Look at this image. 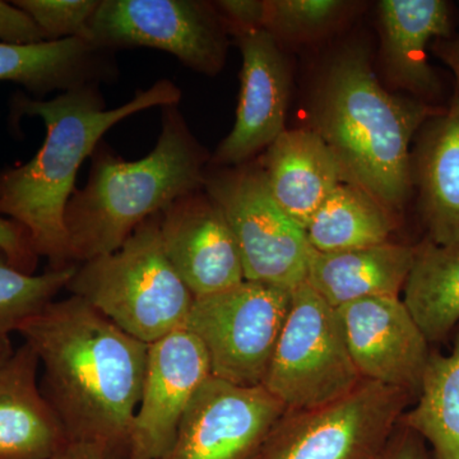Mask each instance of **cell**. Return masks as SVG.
I'll use <instances>...</instances> for the list:
<instances>
[{"label": "cell", "mask_w": 459, "mask_h": 459, "mask_svg": "<svg viewBox=\"0 0 459 459\" xmlns=\"http://www.w3.org/2000/svg\"><path fill=\"white\" fill-rule=\"evenodd\" d=\"M44 368L41 392L69 442L128 459L148 344L77 296L54 300L17 329Z\"/></svg>", "instance_id": "obj_1"}, {"label": "cell", "mask_w": 459, "mask_h": 459, "mask_svg": "<svg viewBox=\"0 0 459 459\" xmlns=\"http://www.w3.org/2000/svg\"><path fill=\"white\" fill-rule=\"evenodd\" d=\"M181 90L159 80L120 107L108 108L100 84L78 87L53 99H33L17 91L9 101V122L40 117L47 135L29 162L0 171V216L22 226L39 258L49 270L74 265L65 228V210L75 192L77 172L105 133L123 120L153 108L178 107Z\"/></svg>", "instance_id": "obj_2"}, {"label": "cell", "mask_w": 459, "mask_h": 459, "mask_svg": "<svg viewBox=\"0 0 459 459\" xmlns=\"http://www.w3.org/2000/svg\"><path fill=\"white\" fill-rule=\"evenodd\" d=\"M439 111L421 100L388 92L367 50L353 47L333 57L320 81L313 131L336 156L344 183L398 214L413 192L411 141Z\"/></svg>", "instance_id": "obj_3"}, {"label": "cell", "mask_w": 459, "mask_h": 459, "mask_svg": "<svg viewBox=\"0 0 459 459\" xmlns=\"http://www.w3.org/2000/svg\"><path fill=\"white\" fill-rule=\"evenodd\" d=\"M91 159L89 180L65 210L74 264L117 252L146 220L204 189L207 156L178 107L162 108L161 133L143 159L126 161L104 143Z\"/></svg>", "instance_id": "obj_4"}, {"label": "cell", "mask_w": 459, "mask_h": 459, "mask_svg": "<svg viewBox=\"0 0 459 459\" xmlns=\"http://www.w3.org/2000/svg\"><path fill=\"white\" fill-rule=\"evenodd\" d=\"M160 216L142 223L117 252L75 265L65 287L146 344L186 328L195 301L166 255Z\"/></svg>", "instance_id": "obj_5"}, {"label": "cell", "mask_w": 459, "mask_h": 459, "mask_svg": "<svg viewBox=\"0 0 459 459\" xmlns=\"http://www.w3.org/2000/svg\"><path fill=\"white\" fill-rule=\"evenodd\" d=\"M362 380L340 313L304 282L292 291L263 386L286 411H303L340 400Z\"/></svg>", "instance_id": "obj_6"}, {"label": "cell", "mask_w": 459, "mask_h": 459, "mask_svg": "<svg viewBox=\"0 0 459 459\" xmlns=\"http://www.w3.org/2000/svg\"><path fill=\"white\" fill-rule=\"evenodd\" d=\"M204 190L228 220L247 281L289 291L303 285L314 249L304 229L277 204L261 165L205 172Z\"/></svg>", "instance_id": "obj_7"}, {"label": "cell", "mask_w": 459, "mask_h": 459, "mask_svg": "<svg viewBox=\"0 0 459 459\" xmlns=\"http://www.w3.org/2000/svg\"><path fill=\"white\" fill-rule=\"evenodd\" d=\"M292 291L243 281L195 298L186 328L204 344L211 376L238 386H261L291 307Z\"/></svg>", "instance_id": "obj_8"}, {"label": "cell", "mask_w": 459, "mask_h": 459, "mask_svg": "<svg viewBox=\"0 0 459 459\" xmlns=\"http://www.w3.org/2000/svg\"><path fill=\"white\" fill-rule=\"evenodd\" d=\"M415 400L407 392L362 380L340 400L285 411L258 459H371Z\"/></svg>", "instance_id": "obj_9"}, {"label": "cell", "mask_w": 459, "mask_h": 459, "mask_svg": "<svg viewBox=\"0 0 459 459\" xmlns=\"http://www.w3.org/2000/svg\"><path fill=\"white\" fill-rule=\"evenodd\" d=\"M84 40L115 51L148 48L216 75L228 56V29L212 3L198 0H100Z\"/></svg>", "instance_id": "obj_10"}, {"label": "cell", "mask_w": 459, "mask_h": 459, "mask_svg": "<svg viewBox=\"0 0 459 459\" xmlns=\"http://www.w3.org/2000/svg\"><path fill=\"white\" fill-rule=\"evenodd\" d=\"M285 407L264 386H238L211 377L160 459H258Z\"/></svg>", "instance_id": "obj_11"}, {"label": "cell", "mask_w": 459, "mask_h": 459, "mask_svg": "<svg viewBox=\"0 0 459 459\" xmlns=\"http://www.w3.org/2000/svg\"><path fill=\"white\" fill-rule=\"evenodd\" d=\"M211 377L207 351L188 328L148 344L128 459L161 458L174 442L195 394Z\"/></svg>", "instance_id": "obj_12"}, {"label": "cell", "mask_w": 459, "mask_h": 459, "mask_svg": "<svg viewBox=\"0 0 459 459\" xmlns=\"http://www.w3.org/2000/svg\"><path fill=\"white\" fill-rule=\"evenodd\" d=\"M337 310L362 379L418 398L431 346L400 296L361 299Z\"/></svg>", "instance_id": "obj_13"}, {"label": "cell", "mask_w": 459, "mask_h": 459, "mask_svg": "<svg viewBox=\"0 0 459 459\" xmlns=\"http://www.w3.org/2000/svg\"><path fill=\"white\" fill-rule=\"evenodd\" d=\"M237 38L243 60L240 93L234 126L211 159L217 168L250 162L286 131L291 75L276 39L265 30Z\"/></svg>", "instance_id": "obj_14"}, {"label": "cell", "mask_w": 459, "mask_h": 459, "mask_svg": "<svg viewBox=\"0 0 459 459\" xmlns=\"http://www.w3.org/2000/svg\"><path fill=\"white\" fill-rule=\"evenodd\" d=\"M162 247L195 298L246 281L240 253L225 214L202 190L178 199L160 216Z\"/></svg>", "instance_id": "obj_15"}, {"label": "cell", "mask_w": 459, "mask_h": 459, "mask_svg": "<svg viewBox=\"0 0 459 459\" xmlns=\"http://www.w3.org/2000/svg\"><path fill=\"white\" fill-rule=\"evenodd\" d=\"M39 367L25 342L0 368V459H49L71 443L42 394Z\"/></svg>", "instance_id": "obj_16"}, {"label": "cell", "mask_w": 459, "mask_h": 459, "mask_svg": "<svg viewBox=\"0 0 459 459\" xmlns=\"http://www.w3.org/2000/svg\"><path fill=\"white\" fill-rule=\"evenodd\" d=\"M382 56L391 82L416 99L433 100L440 82L428 62L431 41L451 39V5L444 0H382L377 4Z\"/></svg>", "instance_id": "obj_17"}, {"label": "cell", "mask_w": 459, "mask_h": 459, "mask_svg": "<svg viewBox=\"0 0 459 459\" xmlns=\"http://www.w3.org/2000/svg\"><path fill=\"white\" fill-rule=\"evenodd\" d=\"M413 188L428 238L437 246L459 244V95L420 129L411 153Z\"/></svg>", "instance_id": "obj_18"}, {"label": "cell", "mask_w": 459, "mask_h": 459, "mask_svg": "<svg viewBox=\"0 0 459 459\" xmlns=\"http://www.w3.org/2000/svg\"><path fill=\"white\" fill-rule=\"evenodd\" d=\"M259 165L277 204L304 230L328 195L344 183L336 156L313 129H286Z\"/></svg>", "instance_id": "obj_19"}, {"label": "cell", "mask_w": 459, "mask_h": 459, "mask_svg": "<svg viewBox=\"0 0 459 459\" xmlns=\"http://www.w3.org/2000/svg\"><path fill=\"white\" fill-rule=\"evenodd\" d=\"M113 51L82 38L13 44L0 41V82H13L33 99L89 84L108 83L119 69Z\"/></svg>", "instance_id": "obj_20"}, {"label": "cell", "mask_w": 459, "mask_h": 459, "mask_svg": "<svg viewBox=\"0 0 459 459\" xmlns=\"http://www.w3.org/2000/svg\"><path fill=\"white\" fill-rule=\"evenodd\" d=\"M415 247L386 243L341 252L313 250L307 281L338 307L377 296H400L412 267Z\"/></svg>", "instance_id": "obj_21"}, {"label": "cell", "mask_w": 459, "mask_h": 459, "mask_svg": "<svg viewBox=\"0 0 459 459\" xmlns=\"http://www.w3.org/2000/svg\"><path fill=\"white\" fill-rule=\"evenodd\" d=\"M403 303L429 343H442L459 322V244L415 247Z\"/></svg>", "instance_id": "obj_22"}, {"label": "cell", "mask_w": 459, "mask_h": 459, "mask_svg": "<svg viewBox=\"0 0 459 459\" xmlns=\"http://www.w3.org/2000/svg\"><path fill=\"white\" fill-rule=\"evenodd\" d=\"M397 220L369 193L343 183L323 202L304 231L316 252H341L386 243Z\"/></svg>", "instance_id": "obj_23"}, {"label": "cell", "mask_w": 459, "mask_h": 459, "mask_svg": "<svg viewBox=\"0 0 459 459\" xmlns=\"http://www.w3.org/2000/svg\"><path fill=\"white\" fill-rule=\"evenodd\" d=\"M400 424L430 444L433 459H459V332L451 355L431 351L418 402Z\"/></svg>", "instance_id": "obj_24"}, {"label": "cell", "mask_w": 459, "mask_h": 459, "mask_svg": "<svg viewBox=\"0 0 459 459\" xmlns=\"http://www.w3.org/2000/svg\"><path fill=\"white\" fill-rule=\"evenodd\" d=\"M75 265L29 274L17 270L0 250V336L17 332L22 323L53 303L74 276Z\"/></svg>", "instance_id": "obj_25"}, {"label": "cell", "mask_w": 459, "mask_h": 459, "mask_svg": "<svg viewBox=\"0 0 459 459\" xmlns=\"http://www.w3.org/2000/svg\"><path fill=\"white\" fill-rule=\"evenodd\" d=\"M350 5L341 0H265L263 30L276 40L319 35L346 16Z\"/></svg>", "instance_id": "obj_26"}, {"label": "cell", "mask_w": 459, "mask_h": 459, "mask_svg": "<svg viewBox=\"0 0 459 459\" xmlns=\"http://www.w3.org/2000/svg\"><path fill=\"white\" fill-rule=\"evenodd\" d=\"M44 33L47 41L83 38L100 0H13Z\"/></svg>", "instance_id": "obj_27"}, {"label": "cell", "mask_w": 459, "mask_h": 459, "mask_svg": "<svg viewBox=\"0 0 459 459\" xmlns=\"http://www.w3.org/2000/svg\"><path fill=\"white\" fill-rule=\"evenodd\" d=\"M212 4L228 31L235 36L264 26L265 0H220Z\"/></svg>", "instance_id": "obj_28"}, {"label": "cell", "mask_w": 459, "mask_h": 459, "mask_svg": "<svg viewBox=\"0 0 459 459\" xmlns=\"http://www.w3.org/2000/svg\"><path fill=\"white\" fill-rule=\"evenodd\" d=\"M0 250L8 256L17 270L35 274L39 256L31 246L29 235L22 226L0 216Z\"/></svg>", "instance_id": "obj_29"}, {"label": "cell", "mask_w": 459, "mask_h": 459, "mask_svg": "<svg viewBox=\"0 0 459 459\" xmlns=\"http://www.w3.org/2000/svg\"><path fill=\"white\" fill-rule=\"evenodd\" d=\"M0 41L36 44L47 41V38L26 12L12 2L0 0Z\"/></svg>", "instance_id": "obj_30"}, {"label": "cell", "mask_w": 459, "mask_h": 459, "mask_svg": "<svg viewBox=\"0 0 459 459\" xmlns=\"http://www.w3.org/2000/svg\"><path fill=\"white\" fill-rule=\"evenodd\" d=\"M371 459H433L425 440L398 422L385 446Z\"/></svg>", "instance_id": "obj_31"}, {"label": "cell", "mask_w": 459, "mask_h": 459, "mask_svg": "<svg viewBox=\"0 0 459 459\" xmlns=\"http://www.w3.org/2000/svg\"><path fill=\"white\" fill-rule=\"evenodd\" d=\"M49 459H108L101 446L89 443H68Z\"/></svg>", "instance_id": "obj_32"}, {"label": "cell", "mask_w": 459, "mask_h": 459, "mask_svg": "<svg viewBox=\"0 0 459 459\" xmlns=\"http://www.w3.org/2000/svg\"><path fill=\"white\" fill-rule=\"evenodd\" d=\"M435 53L452 69L459 95V31L451 39L435 42Z\"/></svg>", "instance_id": "obj_33"}, {"label": "cell", "mask_w": 459, "mask_h": 459, "mask_svg": "<svg viewBox=\"0 0 459 459\" xmlns=\"http://www.w3.org/2000/svg\"><path fill=\"white\" fill-rule=\"evenodd\" d=\"M12 353H13V349H12L9 337L0 336V368L7 362L8 359L11 358Z\"/></svg>", "instance_id": "obj_34"}]
</instances>
